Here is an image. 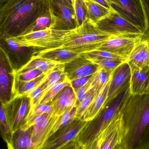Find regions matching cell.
I'll list each match as a JSON object with an SVG mask.
<instances>
[{"mask_svg":"<svg viewBox=\"0 0 149 149\" xmlns=\"http://www.w3.org/2000/svg\"><path fill=\"white\" fill-rule=\"evenodd\" d=\"M46 15H51L50 0H0V37L25 35Z\"/></svg>","mask_w":149,"mask_h":149,"instance_id":"1","label":"cell"},{"mask_svg":"<svg viewBox=\"0 0 149 149\" xmlns=\"http://www.w3.org/2000/svg\"><path fill=\"white\" fill-rule=\"evenodd\" d=\"M120 112L124 149H149V93L130 95Z\"/></svg>","mask_w":149,"mask_h":149,"instance_id":"2","label":"cell"},{"mask_svg":"<svg viewBox=\"0 0 149 149\" xmlns=\"http://www.w3.org/2000/svg\"><path fill=\"white\" fill-rule=\"evenodd\" d=\"M111 36L101 31L95 24L86 19L80 26L70 31L60 48L80 54L97 50Z\"/></svg>","mask_w":149,"mask_h":149,"instance_id":"3","label":"cell"},{"mask_svg":"<svg viewBox=\"0 0 149 149\" xmlns=\"http://www.w3.org/2000/svg\"><path fill=\"white\" fill-rule=\"evenodd\" d=\"M131 95L130 86L103 109L96 118L88 122L77 136L76 141L80 147L94 140L120 112L124 102Z\"/></svg>","mask_w":149,"mask_h":149,"instance_id":"4","label":"cell"},{"mask_svg":"<svg viewBox=\"0 0 149 149\" xmlns=\"http://www.w3.org/2000/svg\"><path fill=\"white\" fill-rule=\"evenodd\" d=\"M71 30H58L48 28L16 37L23 44L37 50L56 49L63 45Z\"/></svg>","mask_w":149,"mask_h":149,"instance_id":"5","label":"cell"},{"mask_svg":"<svg viewBox=\"0 0 149 149\" xmlns=\"http://www.w3.org/2000/svg\"><path fill=\"white\" fill-rule=\"evenodd\" d=\"M0 47L4 52L15 72L20 70L33 56L37 50L23 44L17 37H0Z\"/></svg>","mask_w":149,"mask_h":149,"instance_id":"6","label":"cell"},{"mask_svg":"<svg viewBox=\"0 0 149 149\" xmlns=\"http://www.w3.org/2000/svg\"><path fill=\"white\" fill-rule=\"evenodd\" d=\"M96 26L101 31L112 36L142 35V31L113 8L107 16L97 22Z\"/></svg>","mask_w":149,"mask_h":149,"instance_id":"7","label":"cell"},{"mask_svg":"<svg viewBox=\"0 0 149 149\" xmlns=\"http://www.w3.org/2000/svg\"><path fill=\"white\" fill-rule=\"evenodd\" d=\"M51 23L49 29L71 30L76 28L74 8L64 0H50Z\"/></svg>","mask_w":149,"mask_h":149,"instance_id":"8","label":"cell"},{"mask_svg":"<svg viewBox=\"0 0 149 149\" xmlns=\"http://www.w3.org/2000/svg\"><path fill=\"white\" fill-rule=\"evenodd\" d=\"M88 122L76 119L66 127L49 137L36 149H60L70 142L76 141L77 136Z\"/></svg>","mask_w":149,"mask_h":149,"instance_id":"9","label":"cell"},{"mask_svg":"<svg viewBox=\"0 0 149 149\" xmlns=\"http://www.w3.org/2000/svg\"><path fill=\"white\" fill-rule=\"evenodd\" d=\"M30 107V99L27 96H15L10 101L4 105L12 133L24 126Z\"/></svg>","mask_w":149,"mask_h":149,"instance_id":"10","label":"cell"},{"mask_svg":"<svg viewBox=\"0 0 149 149\" xmlns=\"http://www.w3.org/2000/svg\"><path fill=\"white\" fill-rule=\"evenodd\" d=\"M142 35L111 36L97 49L121 57L128 61L136 45L142 39Z\"/></svg>","mask_w":149,"mask_h":149,"instance_id":"11","label":"cell"},{"mask_svg":"<svg viewBox=\"0 0 149 149\" xmlns=\"http://www.w3.org/2000/svg\"><path fill=\"white\" fill-rule=\"evenodd\" d=\"M15 73L8 56L0 47V100L4 105L15 96Z\"/></svg>","mask_w":149,"mask_h":149,"instance_id":"12","label":"cell"},{"mask_svg":"<svg viewBox=\"0 0 149 149\" xmlns=\"http://www.w3.org/2000/svg\"><path fill=\"white\" fill-rule=\"evenodd\" d=\"M118 6H112L121 15L138 27L144 34L146 21L141 0H118Z\"/></svg>","mask_w":149,"mask_h":149,"instance_id":"13","label":"cell"},{"mask_svg":"<svg viewBox=\"0 0 149 149\" xmlns=\"http://www.w3.org/2000/svg\"><path fill=\"white\" fill-rule=\"evenodd\" d=\"M57 117L52 112L43 114L36 116L21 129H27L31 127L32 141L38 148L47 140L49 132Z\"/></svg>","mask_w":149,"mask_h":149,"instance_id":"14","label":"cell"},{"mask_svg":"<svg viewBox=\"0 0 149 149\" xmlns=\"http://www.w3.org/2000/svg\"><path fill=\"white\" fill-rule=\"evenodd\" d=\"M130 80L131 69L128 63L125 62L113 73L104 108L130 86Z\"/></svg>","mask_w":149,"mask_h":149,"instance_id":"15","label":"cell"},{"mask_svg":"<svg viewBox=\"0 0 149 149\" xmlns=\"http://www.w3.org/2000/svg\"><path fill=\"white\" fill-rule=\"evenodd\" d=\"M97 136L100 140L99 149H114L121 143L123 123L120 110Z\"/></svg>","mask_w":149,"mask_h":149,"instance_id":"16","label":"cell"},{"mask_svg":"<svg viewBox=\"0 0 149 149\" xmlns=\"http://www.w3.org/2000/svg\"><path fill=\"white\" fill-rule=\"evenodd\" d=\"M100 69L98 65L81 54L70 63L64 64L65 72L70 81L95 74Z\"/></svg>","mask_w":149,"mask_h":149,"instance_id":"17","label":"cell"},{"mask_svg":"<svg viewBox=\"0 0 149 149\" xmlns=\"http://www.w3.org/2000/svg\"><path fill=\"white\" fill-rule=\"evenodd\" d=\"M52 113L59 116L66 111L77 106V100L71 86L63 88L56 96L51 103Z\"/></svg>","mask_w":149,"mask_h":149,"instance_id":"18","label":"cell"},{"mask_svg":"<svg viewBox=\"0 0 149 149\" xmlns=\"http://www.w3.org/2000/svg\"><path fill=\"white\" fill-rule=\"evenodd\" d=\"M128 63L131 69V94L137 95L149 93V68H139L130 63Z\"/></svg>","mask_w":149,"mask_h":149,"instance_id":"19","label":"cell"},{"mask_svg":"<svg viewBox=\"0 0 149 149\" xmlns=\"http://www.w3.org/2000/svg\"><path fill=\"white\" fill-rule=\"evenodd\" d=\"M80 55L75 52L60 48L36 51L33 54V56L50 60L59 64L70 63Z\"/></svg>","mask_w":149,"mask_h":149,"instance_id":"20","label":"cell"},{"mask_svg":"<svg viewBox=\"0 0 149 149\" xmlns=\"http://www.w3.org/2000/svg\"><path fill=\"white\" fill-rule=\"evenodd\" d=\"M127 62L141 68H149V47L148 41L143 38L136 45Z\"/></svg>","mask_w":149,"mask_h":149,"instance_id":"21","label":"cell"},{"mask_svg":"<svg viewBox=\"0 0 149 149\" xmlns=\"http://www.w3.org/2000/svg\"><path fill=\"white\" fill-rule=\"evenodd\" d=\"M113 73L106 86L97 95L92 105L85 113L82 120L87 122L93 120L104 108Z\"/></svg>","mask_w":149,"mask_h":149,"instance_id":"22","label":"cell"},{"mask_svg":"<svg viewBox=\"0 0 149 149\" xmlns=\"http://www.w3.org/2000/svg\"><path fill=\"white\" fill-rule=\"evenodd\" d=\"M31 127L19 129L12 133L11 144L8 149H36L31 139Z\"/></svg>","mask_w":149,"mask_h":149,"instance_id":"23","label":"cell"},{"mask_svg":"<svg viewBox=\"0 0 149 149\" xmlns=\"http://www.w3.org/2000/svg\"><path fill=\"white\" fill-rule=\"evenodd\" d=\"M58 64H59L50 60L33 56L30 60L16 73H22L31 70H37L47 74Z\"/></svg>","mask_w":149,"mask_h":149,"instance_id":"24","label":"cell"},{"mask_svg":"<svg viewBox=\"0 0 149 149\" xmlns=\"http://www.w3.org/2000/svg\"><path fill=\"white\" fill-rule=\"evenodd\" d=\"M86 6L87 18L94 24L107 16L113 9H109L93 0H82Z\"/></svg>","mask_w":149,"mask_h":149,"instance_id":"25","label":"cell"},{"mask_svg":"<svg viewBox=\"0 0 149 149\" xmlns=\"http://www.w3.org/2000/svg\"><path fill=\"white\" fill-rule=\"evenodd\" d=\"M46 74H41L36 79L29 81H22L15 78L14 84L15 96H27L43 81Z\"/></svg>","mask_w":149,"mask_h":149,"instance_id":"26","label":"cell"},{"mask_svg":"<svg viewBox=\"0 0 149 149\" xmlns=\"http://www.w3.org/2000/svg\"><path fill=\"white\" fill-rule=\"evenodd\" d=\"M66 78H67L64 71V64L58 65L46 74L45 88L43 97L53 86L64 80Z\"/></svg>","mask_w":149,"mask_h":149,"instance_id":"27","label":"cell"},{"mask_svg":"<svg viewBox=\"0 0 149 149\" xmlns=\"http://www.w3.org/2000/svg\"><path fill=\"white\" fill-rule=\"evenodd\" d=\"M76 110L77 106L66 111L62 115L57 116L49 132L47 140L52 135L66 127L76 119Z\"/></svg>","mask_w":149,"mask_h":149,"instance_id":"28","label":"cell"},{"mask_svg":"<svg viewBox=\"0 0 149 149\" xmlns=\"http://www.w3.org/2000/svg\"><path fill=\"white\" fill-rule=\"evenodd\" d=\"M0 134L9 148L11 144L12 132L9 123L4 105L0 100Z\"/></svg>","mask_w":149,"mask_h":149,"instance_id":"29","label":"cell"},{"mask_svg":"<svg viewBox=\"0 0 149 149\" xmlns=\"http://www.w3.org/2000/svg\"><path fill=\"white\" fill-rule=\"evenodd\" d=\"M80 54L85 57L87 59L93 62L109 60V59H115V60H122V61L127 62V60H125L121 57L107 52L99 50L91 51L84 52Z\"/></svg>","mask_w":149,"mask_h":149,"instance_id":"30","label":"cell"},{"mask_svg":"<svg viewBox=\"0 0 149 149\" xmlns=\"http://www.w3.org/2000/svg\"><path fill=\"white\" fill-rule=\"evenodd\" d=\"M68 86H71V81L68 79V78L57 83L45 95L39 104H48L51 103L58 94L63 88Z\"/></svg>","mask_w":149,"mask_h":149,"instance_id":"31","label":"cell"},{"mask_svg":"<svg viewBox=\"0 0 149 149\" xmlns=\"http://www.w3.org/2000/svg\"><path fill=\"white\" fill-rule=\"evenodd\" d=\"M96 96L97 94L94 89H93L80 103L78 104L75 118L79 119H82L85 113L92 105Z\"/></svg>","mask_w":149,"mask_h":149,"instance_id":"32","label":"cell"},{"mask_svg":"<svg viewBox=\"0 0 149 149\" xmlns=\"http://www.w3.org/2000/svg\"><path fill=\"white\" fill-rule=\"evenodd\" d=\"M45 77L43 81L27 95L30 101V110H32L38 105L42 98L45 88Z\"/></svg>","mask_w":149,"mask_h":149,"instance_id":"33","label":"cell"},{"mask_svg":"<svg viewBox=\"0 0 149 149\" xmlns=\"http://www.w3.org/2000/svg\"><path fill=\"white\" fill-rule=\"evenodd\" d=\"M112 74H109L102 69L96 73L93 84L94 89L97 95L106 86Z\"/></svg>","mask_w":149,"mask_h":149,"instance_id":"34","label":"cell"},{"mask_svg":"<svg viewBox=\"0 0 149 149\" xmlns=\"http://www.w3.org/2000/svg\"><path fill=\"white\" fill-rule=\"evenodd\" d=\"M74 9L76 20V28H77L87 19L86 10L82 0H75Z\"/></svg>","mask_w":149,"mask_h":149,"instance_id":"35","label":"cell"},{"mask_svg":"<svg viewBox=\"0 0 149 149\" xmlns=\"http://www.w3.org/2000/svg\"><path fill=\"white\" fill-rule=\"evenodd\" d=\"M125 62L126 61L115 59H109L97 61L93 63L98 65L102 70L108 72L109 74H112L119 66Z\"/></svg>","mask_w":149,"mask_h":149,"instance_id":"36","label":"cell"},{"mask_svg":"<svg viewBox=\"0 0 149 149\" xmlns=\"http://www.w3.org/2000/svg\"><path fill=\"white\" fill-rule=\"evenodd\" d=\"M52 112V107L50 104H38L35 108L30 110L27 116L26 123L24 126L38 116L41 115L44 113H49Z\"/></svg>","mask_w":149,"mask_h":149,"instance_id":"37","label":"cell"},{"mask_svg":"<svg viewBox=\"0 0 149 149\" xmlns=\"http://www.w3.org/2000/svg\"><path fill=\"white\" fill-rule=\"evenodd\" d=\"M51 23V16L46 15L41 17L36 21L34 25L28 31L26 34L34 31L43 30L50 28Z\"/></svg>","mask_w":149,"mask_h":149,"instance_id":"38","label":"cell"},{"mask_svg":"<svg viewBox=\"0 0 149 149\" xmlns=\"http://www.w3.org/2000/svg\"><path fill=\"white\" fill-rule=\"evenodd\" d=\"M95 75L86 85L78 89L74 90L77 98L78 104L80 103L91 92V91L94 89L93 83Z\"/></svg>","mask_w":149,"mask_h":149,"instance_id":"39","label":"cell"},{"mask_svg":"<svg viewBox=\"0 0 149 149\" xmlns=\"http://www.w3.org/2000/svg\"><path fill=\"white\" fill-rule=\"evenodd\" d=\"M43 74L45 73L38 70H31L22 73H15V78L22 81H29L36 79Z\"/></svg>","mask_w":149,"mask_h":149,"instance_id":"40","label":"cell"},{"mask_svg":"<svg viewBox=\"0 0 149 149\" xmlns=\"http://www.w3.org/2000/svg\"><path fill=\"white\" fill-rule=\"evenodd\" d=\"M146 21V28L143 38L149 37V0H141Z\"/></svg>","mask_w":149,"mask_h":149,"instance_id":"41","label":"cell"},{"mask_svg":"<svg viewBox=\"0 0 149 149\" xmlns=\"http://www.w3.org/2000/svg\"><path fill=\"white\" fill-rule=\"evenodd\" d=\"M95 74H92L91 75L86 76V77H81L79 79H75L71 81V86L74 90L78 89L84 86L88 83L90 80L92 79Z\"/></svg>","mask_w":149,"mask_h":149,"instance_id":"42","label":"cell"},{"mask_svg":"<svg viewBox=\"0 0 149 149\" xmlns=\"http://www.w3.org/2000/svg\"><path fill=\"white\" fill-rule=\"evenodd\" d=\"M100 140L97 136L92 141L81 146L80 149H99Z\"/></svg>","mask_w":149,"mask_h":149,"instance_id":"43","label":"cell"},{"mask_svg":"<svg viewBox=\"0 0 149 149\" xmlns=\"http://www.w3.org/2000/svg\"><path fill=\"white\" fill-rule=\"evenodd\" d=\"M60 149H80V147L76 141H73Z\"/></svg>","mask_w":149,"mask_h":149,"instance_id":"44","label":"cell"},{"mask_svg":"<svg viewBox=\"0 0 149 149\" xmlns=\"http://www.w3.org/2000/svg\"><path fill=\"white\" fill-rule=\"evenodd\" d=\"M94 1L96 2L97 3L104 6L106 8H107L109 9H112L113 8L112 5L108 2L106 0H93Z\"/></svg>","mask_w":149,"mask_h":149,"instance_id":"45","label":"cell"},{"mask_svg":"<svg viewBox=\"0 0 149 149\" xmlns=\"http://www.w3.org/2000/svg\"><path fill=\"white\" fill-rule=\"evenodd\" d=\"M112 6H118L119 5V1L118 0H106Z\"/></svg>","mask_w":149,"mask_h":149,"instance_id":"46","label":"cell"},{"mask_svg":"<svg viewBox=\"0 0 149 149\" xmlns=\"http://www.w3.org/2000/svg\"><path fill=\"white\" fill-rule=\"evenodd\" d=\"M69 5H70V7H72L74 8H73V4H72V0H64Z\"/></svg>","mask_w":149,"mask_h":149,"instance_id":"47","label":"cell"},{"mask_svg":"<svg viewBox=\"0 0 149 149\" xmlns=\"http://www.w3.org/2000/svg\"><path fill=\"white\" fill-rule=\"evenodd\" d=\"M114 149H124V148L122 144L120 143V144H118Z\"/></svg>","mask_w":149,"mask_h":149,"instance_id":"48","label":"cell"},{"mask_svg":"<svg viewBox=\"0 0 149 149\" xmlns=\"http://www.w3.org/2000/svg\"><path fill=\"white\" fill-rule=\"evenodd\" d=\"M145 38V39H146V40H147V41H148V43L149 45V37H148L146 38Z\"/></svg>","mask_w":149,"mask_h":149,"instance_id":"49","label":"cell"},{"mask_svg":"<svg viewBox=\"0 0 149 149\" xmlns=\"http://www.w3.org/2000/svg\"><path fill=\"white\" fill-rule=\"evenodd\" d=\"M75 0H72V4H73V8L74 7V2H75Z\"/></svg>","mask_w":149,"mask_h":149,"instance_id":"50","label":"cell"}]
</instances>
